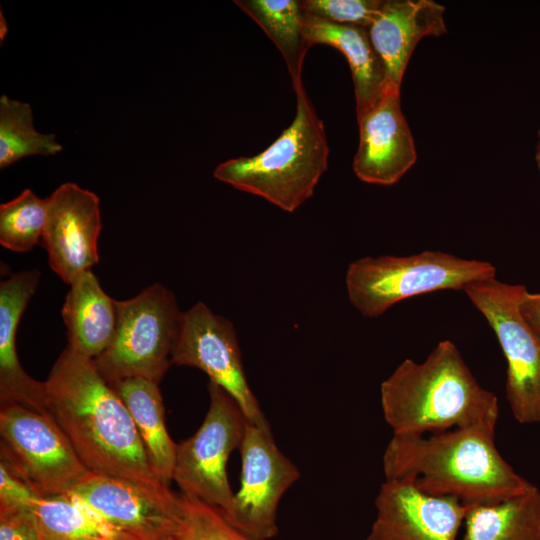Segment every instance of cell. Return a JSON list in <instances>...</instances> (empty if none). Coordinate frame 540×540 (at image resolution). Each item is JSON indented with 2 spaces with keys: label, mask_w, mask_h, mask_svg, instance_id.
I'll use <instances>...</instances> for the list:
<instances>
[{
  "label": "cell",
  "mask_w": 540,
  "mask_h": 540,
  "mask_svg": "<svg viewBox=\"0 0 540 540\" xmlns=\"http://www.w3.org/2000/svg\"><path fill=\"white\" fill-rule=\"evenodd\" d=\"M45 407L92 472L169 489L154 473L135 423L93 359L67 347L44 381Z\"/></svg>",
  "instance_id": "cell-1"
},
{
  "label": "cell",
  "mask_w": 540,
  "mask_h": 540,
  "mask_svg": "<svg viewBox=\"0 0 540 540\" xmlns=\"http://www.w3.org/2000/svg\"><path fill=\"white\" fill-rule=\"evenodd\" d=\"M496 428L473 426L423 435H393L383 454L385 480H408L422 492L468 506L524 493L532 483L502 457Z\"/></svg>",
  "instance_id": "cell-2"
},
{
  "label": "cell",
  "mask_w": 540,
  "mask_h": 540,
  "mask_svg": "<svg viewBox=\"0 0 540 540\" xmlns=\"http://www.w3.org/2000/svg\"><path fill=\"white\" fill-rule=\"evenodd\" d=\"M384 420L393 435L486 426L496 428L497 396L477 381L451 340L423 362L404 359L380 386Z\"/></svg>",
  "instance_id": "cell-3"
},
{
  "label": "cell",
  "mask_w": 540,
  "mask_h": 540,
  "mask_svg": "<svg viewBox=\"0 0 540 540\" xmlns=\"http://www.w3.org/2000/svg\"><path fill=\"white\" fill-rule=\"evenodd\" d=\"M294 91L296 115L290 126L259 154L227 160L213 172L217 180L290 213L313 195L329 156L323 122L302 82Z\"/></svg>",
  "instance_id": "cell-4"
},
{
  "label": "cell",
  "mask_w": 540,
  "mask_h": 540,
  "mask_svg": "<svg viewBox=\"0 0 540 540\" xmlns=\"http://www.w3.org/2000/svg\"><path fill=\"white\" fill-rule=\"evenodd\" d=\"M492 278H496V268L490 262L427 250L357 259L349 264L345 283L353 307L365 318H377L404 299L439 290H464Z\"/></svg>",
  "instance_id": "cell-5"
},
{
  "label": "cell",
  "mask_w": 540,
  "mask_h": 540,
  "mask_svg": "<svg viewBox=\"0 0 540 540\" xmlns=\"http://www.w3.org/2000/svg\"><path fill=\"white\" fill-rule=\"evenodd\" d=\"M183 316L174 294L158 283L117 301L113 340L93 360L101 376L108 383L142 377L159 384L172 365Z\"/></svg>",
  "instance_id": "cell-6"
},
{
  "label": "cell",
  "mask_w": 540,
  "mask_h": 540,
  "mask_svg": "<svg viewBox=\"0 0 540 540\" xmlns=\"http://www.w3.org/2000/svg\"><path fill=\"white\" fill-rule=\"evenodd\" d=\"M0 438V463L38 497L69 492L89 471L48 411L1 404Z\"/></svg>",
  "instance_id": "cell-7"
},
{
  "label": "cell",
  "mask_w": 540,
  "mask_h": 540,
  "mask_svg": "<svg viewBox=\"0 0 540 540\" xmlns=\"http://www.w3.org/2000/svg\"><path fill=\"white\" fill-rule=\"evenodd\" d=\"M526 287L496 278L463 291L493 330L507 362L506 397L521 424L540 422V336L525 321L520 303Z\"/></svg>",
  "instance_id": "cell-8"
},
{
  "label": "cell",
  "mask_w": 540,
  "mask_h": 540,
  "mask_svg": "<svg viewBox=\"0 0 540 540\" xmlns=\"http://www.w3.org/2000/svg\"><path fill=\"white\" fill-rule=\"evenodd\" d=\"M209 409L198 430L177 444L172 474L181 493L196 498L220 513L233 499L227 462L240 448L247 419L231 395L209 382Z\"/></svg>",
  "instance_id": "cell-9"
},
{
  "label": "cell",
  "mask_w": 540,
  "mask_h": 540,
  "mask_svg": "<svg viewBox=\"0 0 540 540\" xmlns=\"http://www.w3.org/2000/svg\"><path fill=\"white\" fill-rule=\"evenodd\" d=\"M239 450L240 486L221 515L252 540L271 539L278 533L279 503L300 472L276 445L270 425L247 421Z\"/></svg>",
  "instance_id": "cell-10"
},
{
  "label": "cell",
  "mask_w": 540,
  "mask_h": 540,
  "mask_svg": "<svg viewBox=\"0 0 540 540\" xmlns=\"http://www.w3.org/2000/svg\"><path fill=\"white\" fill-rule=\"evenodd\" d=\"M67 493L136 540H176L182 529L181 493L170 488L88 471Z\"/></svg>",
  "instance_id": "cell-11"
},
{
  "label": "cell",
  "mask_w": 540,
  "mask_h": 540,
  "mask_svg": "<svg viewBox=\"0 0 540 540\" xmlns=\"http://www.w3.org/2000/svg\"><path fill=\"white\" fill-rule=\"evenodd\" d=\"M172 364L195 367L210 382L223 388L242 409L247 421L267 426L260 404L243 368L233 324L203 302L184 312L182 327L172 353Z\"/></svg>",
  "instance_id": "cell-12"
},
{
  "label": "cell",
  "mask_w": 540,
  "mask_h": 540,
  "mask_svg": "<svg viewBox=\"0 0 540 540\" xmlns=\"http://www.w3.org/2000/svg\"><path fill=\"white\" fill-rule=\"evenodd\" d=\"M98 196L64 183L47 198L44 247L51 269L68 285L98 263L101 232Z\"/></svg>",
  "instance_id": "cell-13"
},
{
  "label": "cell",
  "mask_w": 540,
  "mask_h": 540,
  "mask_svg": "<svg viewBox=\"0 0 540 540\" xmlns=\"http://www.w3.org/2000/svg\"><path fill=\"white\" fill-rule=\"evenodd\" d=\"M366 540H457L471 506L426 494L408 480H384Z\"/></svg>",
  "instance_id": "cell-14"
},
{
  "label": "cell",
  "mask_w": 540,
  "mask_h": 540,
  "mask_svg": "<svg viewBox=\"0 0 540 540\" xmlns=\"http://www.w3.org/2000/svg\"><path fill=\"white\" fill-rule=\"evenodd\" d=\"M359 144L353 159L363 182L390 186L415 164L414 139L400 104V88L389 85L372 106L357 115Z\"/></svg>",
  "instance_id": "cell-15"
},
{
  "label": "cell",
  "mask_w": 540,
  "mask_h": 540,
  "mask_svg": "<svg viewBox=\"0 0 540 540\" xmlns=\"http://www.w3.org/2000/svg\"><path fill=\"white\" fill-rule=\"evenodd\" d=\"M444 10L433 0H383L368 33L385 65L389 85L400 88L409 59L422 38L447 32Z\"/></svg>",
  "instance_id": "cell-16"
},
{
  "label": "cell",
  "mask_w": 540,
  "mask_h": 540,
  "mask_svg": "<svg viewBox=\"0 0 540 540\" xmlns=\"http://www.w3.org/2000/svg\"><path fill=\"white\" fill-rule=\"evenodd\" d=\"M39 279V271L30 270L13 274L0 283V403L47 411L44 382L24 371L16 352V331Z\"/></svg>",
  "instance_id": "cell-17"
},
{
  "label": "cell",
  "mask_w": 540,
  "mask_h": 540,
  "mask_svg": "<svg viewBox=\"0 0 540 540\" xmlns=\"http://www.w3.org/2000/svg\"><path fill=\"white\" fill-rule=\"evenodd\" d=\"M304 36L310 46L326 44L346 57L354 83L357 115L380 99L389 82L367 28L335 24L304 13Z\"/></svg>",
  "instance_id": "cell-18"
},
{
  "label": "cell",
  "mask_w": 540,
  "mask_h": 540,
  "mask_svg": "<svg viewBox=\"0 0 540 540\" xmlns=\"http://www.w3.org/2000/svg\"><path fill=\"white\" fill-rule=\"evenodd\" d=\"M62 318L67 329L68 346L94 360L113 340L117 300L105 293L92 270H88L70 284Z\"/></svg>",
  "instance_id": "cell-19"
},
{
  "label": "cell",
  "mask_w": 540,
  "mask_h": 540,
  "mask_svg": "<svg viewBox=\"0 0 540 540\" xmlns=\"http://www.w3.org/2000/svg\"><path fill=\"white\" fill-rule=\"evenodd\" d=\"M127 407L151 468L166 485L172 481L177 444L170 437L158 383L130 377L109 383Z\"/></svg>",
  "instance_id": "cell-20"
},
{
  "label": "cell",
  "mask_w": 540,
  "mask_h": 540,
  "mask_svg": "<svg viewBox=\"0 0 540 540\" xmlns=\"http://www.w3.org/2000/svg\"><path fill=\"white\" fill-rule=\"evenodd\" d=\"M462 540H540V490L534 484L503 501L471 506Z\"/></svg>",
  "instance_id": "cell-21"
},
{
  "label": "cell",
  "mask_w": 540,
  "mask_h": 540,
  "mask_svg": "<svg viewBox=\"0 0 540 540\" xmlns=\"http://www.w3.org/2000/svg\"><path fill=\"white\" fill-rule=\"evenodd\" d=\"M30 510L42 540H136L69 493L36 498Z\"/></svg>",
  "instance_id": "cell-22"
},
{
  "label": "cell",
  "mask_w": 540,
  "mask_h": 540,
  "mask_svg": "<svg viewBox=\"0 0 540 540\" xmlns=\"http://www.w3.org/2000/svg\"><path fill=\"white\" fill-rule=\"evenodd\" d=\"M281 52L293 88L302 82L303 59L310 45L304 36V12L296 0H236Z\"/></svg>",
  "instance_id": "cell-23"
},
{
  "label": "cell",
  "mask_w": 540,
  "mask_h": 540,
  "mask_svg": "<svg viewBox=\"0 0 540 540\" xmlns=\"http://www.w3.org/2000/svg\"><path fill=\"white\" fill-rule=\"evenodd\" d=\"M54 134H42L33 126L28 103L0 97V168L29 156H51L62 151Z\"/></svg>",
  "instance_id": "cell-24"
},
{
  "label": "cell",
  "mask_w": 540,
  "mask_h": 540,
  "mask_svg": "<svg viewBox=\"0 0 540 540\" xmlns=\"http://www.w3.org/2000/svg\"><path fill=\"white\" fill-rule=\"evenodd\" d=\"M47 220V198L26 189L0 205V243L19 253L30 251L43 237Z\"/></svg>",
  "instance_id": "cell-25"
},
{
  "label": "cell",
  "mask_w": 540,
  "mask_h": 540,
  "mask_svg": "<svg viewBox=\"0 0 540 540\" xmlns=\"http://www.w3.org/2000/svg\"><path fill=\"white\" fill-rule=\"evenodd\" d=\"M182 529L176 540H252L233 528L213 506L181 493Z\"/></svg>",
  "instance_id": "cell-26"
},
{
  "label": "cell",
  "mask_w": 540,
  "mask_h": 540,
  "mask_svg": "<svg viewBox=\"0 0 540 540\" xmlns=\"http://www.w3.org/2000/svg\"><path fill=\"white\" fill-rule=\"evenodd\" d=\"M383 0H302V11L310 16L342 25L369 28Z\"/></svg>",
  "instance_id": "cell-27"
},
{
  "label": "cell",
  "mask_w": 540,
  "mask_h": 540,
  "mask_svg": "<svg viewBox=\"0 0 540 540\" xmlns=\"http://www.w3.org/2000/svg\"><path fill=\"white\" fill-rule=\"evenodd\" d=\"M0 540H42L27 508H0Z\"/></svg>",
  "instance_id": "cell-28"
},
{
  "label": "cell",
  "mask_w": 540,
  "mask_h": 540,
  "mask_svg": "<svg viewBox=\"0 0 540 540\" xmlns=\"http://www.w3.org/2000/svg\"><path fill=\"white\" fill-rule=\"evenodd\" d=\"M36 498L23 480L0 463V508H27Z\"/></svg>",
  "instance_id": "cell-29"
},
{
  "label": "cell",
  "mask_w": 540,
  "mask_h": 540,
  "mask_svg": "<svg viewBox=\"0 0 540 540\" xmlns=\"http://www.w3.org/2000/svg\"><path fill=\"white\" fill-rule=\"evenodd\" d=\"M520 311L525 321L540 336V293L523 294Z\"/></svg>",
  "instance_id": "cell-30"
},
{
  "label": "cell",
  "mask_w": 540,
  "mask_h": 540,
  "mask_svg": "<svg viewBox=\"0 0 540 540\" xmlns=\"http://www.w3.org/2000/svg\"><path fill=\"white\" fill-rule=\"evenodd\" d=\"M535 162H536V166H537V169H538V172H539V175H540V128L538 130V133H537V143H536V146H535Z\"/></svg>",
  "instance_id": "cell-31"
},
{
  "label": "cell",
  "mask_w": 540,
  "mask_h": 540,
  "mask_svg": "<svg viewBox=\"0 0 540 540\" xmlns=\"http://www.w3.org/2000/svg\"><path fill=\"white\" fill-rule=\"evenodd\" d=\"M0 39H1V42L3 41V39L5 38V35H6V32H7V25H6V21H5V18L3 17V13L1 12L0 13Z\"/></svg>",
  "instance_id": "cell-32"
}]
</instances>
